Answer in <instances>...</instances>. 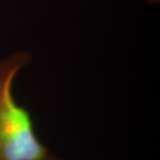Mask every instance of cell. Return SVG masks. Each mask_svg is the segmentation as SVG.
I'll return each instance as SVG.
<instances>
[{
	"instance_id": "cell-1",
	"label": "cell",
	"mask_w": 160,
	"mask_h": 160,
	"mask_svg": "<svg viewBox=\"0 0 160 160\" xmlns=\"http://www.w3.org/2000/svg\"><path fill=\"white\" fill-rule=\"evenodd\" d=\"M31 61L17 52L0 61V160H46L48 149L41 142L29 111L12 93L18 73Z\"/></svg>"
},
{
	"instance_id": "cell-2",
	"label": "cell",
	"mask_w": 160,
	"mask_h": 160,
	"mask_svg": "<svg viewBox=\"0 0 160 160\" xmlns=\"http://www.w3.org/2000/svg\"><path fill=\"white\" fill-rule=\"evenodd\" d=\"M46 160H63V159H61V158H59L57 157H54V156H50L49 155V157L46 158Z\"/></svg>"
}]
</instances>
